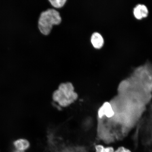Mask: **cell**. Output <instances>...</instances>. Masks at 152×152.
<instances>
[{
	"instance_id": "cell-9",
	"label": "cell",
	"mask_w": 152,
	"mask_h": 152,
	"mask_svg": "<svg viewBox=\"0 0 152 152\" xmlns=\"http://www.w3.org/2000/svg\"><path fill=\"white\" fill-rule=\"evenodd\" d=\"M139 7L142 18H145L148 14V10L147 7L144 4H138L137 5Z\"/></svg>"
},
{
	"instance_id": "cell-1",
	"label": "cell",
	"mask_w": 152,
	"mask_h": 152,
	"mask_svg": "<svg viewBox=\"0 0 152 152\" xmlns=\"http://www.w3.org/2000/svg\"><path fill=\"white\" fill-rule=\"evenodd\" d=\"M52 99L62 107H67L77 101L78 95L75 90L72 83L66 82L61 83L58 88L54 91Z\"/></svg>"
},
{
	"instance_id": "cell-8",
	"label": "cell",
	"mask_w": 152,
	"mask_h": 152,
	"mask_svg": "<svg viewBox=\"0 0 152 152\" xmlns=\"http://www.w3.org/2000/svg\"><path fill=\"white\" fill-rule=\"evenodd\" d=\"M51 4L55 7L60 8L65 4L66 0H49Z\"/></svg>"
},
{
	"instance_id": "cell-5",
	"label": "cell",
	"mask_w": 152,
	"mask_h": 152,
	"mask_svg": "<svg viewBox=\"0 0 152 152\" xmlns=\"http://www.w3.org/2000/svg\"><path fill=\"white\" fill-rule=\"evenodd\" d=\"M91 41L95 48L99 49L102 47L104 44V39L101 34L97 32L92 34L91 37Z\"/></svg>"
},
{
	"instance_id": "cell-12",
	"label": "cell",
	"mask_w": 152,
	"mask_h": 152,
	"mask_svg": "<svg viewBox=\"0 0 152 152\" xmlns=\"http://www.w3.org/2000/svg\"><path fill=\"white\" fill-rule=\"evenodd\" d=\"M15 152H24V151H18V150H16V151H15Z\"/></svg>"
},
{
	"instance_id": "cell-11",
	"label": "cell",
	"mask_w": 152,
	"mask_h": 152,
	"mask_svg": "<svg viewBox=\"0 0 152 152\" xmlns=\"http://www.w3.org/2000/svg\"><path fill=\"white\" fill-rule=\"evenodd\" d=\"M115 152H132L130 150L123 147H119Z\"/></svg>"
},
{
	"instance_id": "cell-10",
	"label": "cell",
	"mask_w": 152,
	"mask_h": 152,
	"mask_svg": "<svg viewBox=\"0 0 152 152\" xmlns=\"http://www.w3.org/2000/svg\"><path fill=\"white\" fill-rule=\"evenodd\" d=\"M134 16L136 18L141 19L142 18L140 9L137 5L134 8Z\"/></svg>"
},
{
	"instance_id": "cell-3",
	"label": "cell",
	"mask_w": 152,
	"mask_h": 152,
	"mask_svg": "<svg viewBox=\"0 0 152 152\" xmlns=\"http://www.w3.org/2000/svg\"><path fill=\"white\" fill-rule=\"evenodd\" d=\"M60 13L56 10L49 9L41 13L39 20V28L45 35L50 33L53 26L58 25L61 22Z\"/></svg>"
},
{
	"instance_id": "cell-7",
	"label": "cell",
	"mask_w": 152,
	"mask_h": 152,
	"mask_svg": "<svg viewBox=\"0 0 152 152\" xmlns=\"http://www.w3.org/2000/svg\"><path fill=\"white\" fill-rule=\"evenodd\" d=\"M96 152H115V150L113 147H104L101 144H98L95 146Z\"/></svg>"
},
{
	"instance_id": "cell-2",
	"label": "cell",
	"mask_w": 152,
	"mask_h": 152,
	"mask_svg": "<svg viewBox=\"0 0 152 152\" xmlns=\"http://www.w3.org/2000/svg\"><path fill=\"white\" fill-rule=\"evenodd\" d=\"M135 84L144 87L146 92L152 90V65L147 63L136 68L130 78Z\"/></svg>"
},
{
	"instance_id": "cell-4",
	"label": "cell",
	"mask_w": 152,
	"mask_h": 152,
	"mask_svg": "<svg viewBox=\"0 0 152 152\" xmlns=\"http://www.w3.org/2000/svg\"><path fill=\"white\" fill-rule=\"evenodd\" d=\"M115 112L113 104L109 102H104L99 108L97 111L98 118L102 120L104 118L110 119L115 117Z\"/></svg>"
},
{
	"instance_id": "cell-6",
	"label": "cell",
	"mask_w": 152,
	"mask_h": 152,
	"mask_svg": "<svg viewBox=\"0 0 152 152\" xmlns=\"http://www.w3.org/2000/svg\"><path fill=\"white\" fill-rule=\"evenodd\" d=\"M16 149L24 152L30 147V144L27 140L25 139H20L14 142Z\"/></svg>"
}]
</instances>
